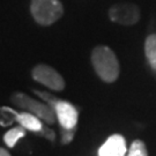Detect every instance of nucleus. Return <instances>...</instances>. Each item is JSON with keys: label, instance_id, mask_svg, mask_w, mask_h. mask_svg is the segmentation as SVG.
<instances>
[{"label": "nucleus", "instance_id": "obj_2", "mask_svg": "<svg viewBox=\"0 0 156 156\" xmlns=\"http://www.w3.org/2000/svg\"><path fill=\"white\" fill-rule=\"evenodd\" d=\"M30 13L41 26H51L62 19L64 6L59 0H31Z\"/></svg>", "mask_w": 156, "mask_h": 156}, {"label": "nucleus", "instance_id": "obj_4", "mask_svg": "<svg viewBox=\"0 0 156 156\" xmlns=\"http://www.w3.org/2000/svg\"><path fill=\"white\" fill-rule=\"evenodd\" d=\"M33 79L39 83L44 84L48 88L56 91H62L65 88V80L55 68L49 65L39 64L33 68Z\"/></svg>", "mask_w": 156, "mask_h": 156}, {"label": "nucleus", "instance_id": "obj_8", "mask_svg": "<svg viewBox=\"0 0 156 156\" xmlns=\"http://www.w3.org/2000/svg\"><path fill=\"white\" fill-rule=\"evenodd\" d=\"M41 120H42L41 118H38L37 116H35L34 113L28 111L19 113L16 119V122L21 126H23V127L26 128V129H28V131H31L35 134L38 133L39 131H42L43 127L45 126V125L42 124Z\"/></svg>", "mask_w": 156, "mask_h": 156}, {"label": "nucleus", "instance_id": "obj_10", "mask_svg": "<svg viewBox=\"0 0 156 156\" xmlns=\"http://www.w3.org/2000/svg\"><path fill=\"white\" fill-rule=\"evenodd\" d=\"M24 135H26V128L23 127V126H17V127L9 129L4 135V141H5V144L9 148H13V147H15L19 139L24 136Z\"/></svg>", "mask_w": 156, "mask_h": 156}, {"label": "nucleus", "instance_id": "obj_14", "mask_svg": "<svg viewBox=\"0 0 156 156\" xmlns=\"http://www.w3.org/2000/svg\"><path fill=\"white\" fill-rule=\"evenodd\" d=\"M36 134H37V135H41V136H44V138L49 139L50 141H53V140H55V138H56V134H55V132H53L52 129H50L49 127H46V126H44L42 131H39L38 133H36Z\"/></svg>", "mask_w": 156, "mask_h": 156}, {"label": "nucleus", "instance_id": "obj_11", "mask_svg": "<svg viewBox=\"0 0 156 156\" xmlns=\"http://www.w3.org/2000/svg\"><path fill=\"white\" fill-rule=\"evenodd\" d=\"M17 112L12 110L11 108H0V125L8 126L17 119Z\"/></svg>", "mask_w": 156, "mask_h": 156}, {"label": "nucleus", "instance_id": "obj_1", "mask_svg": "<svg viewBox=\"0 0 156 156\" xmlns=\"http://www.w3.org/2000/svg\"><path fill=\"white\" fill-rule=\"evenodd\" d=\"M91 64L96 74L104 82H115L119 76V62L115 52L105 45H98L91 52Z\"/></svg>", "mask_w": 156, "mask_h": 156}, {"label": "nucleus", "instance_id": "obj_12", "mask_svg": "<svg viewBox=\"0 0 156 156\" xmlns=\"http://www.w3.org/2000/svg\"><path fill=\"white\" fill-rule=\"evenodd\" d=\"M127 156H148L146 145L141 140H134L129 147Z\"/></svg>", "mask_w": 156, "mask_h": 156}, {"label": "nucleus", "instance_id": "obj_15", "mask_svg": "<svg viewBox=\"0 0 156 156\" xmlns=\"http://www.w3.org/2000/svg\"><path fill=\"white\" fill-rule=\"evenodd\" d=\"M0 156H11L9 155V153L4 149V148H0Z\"/></svg>", "mask_w": 156, "mask_h": 156}, {"label": "nucleus", "instance_id": "obj_5", "mask_svg": "<svg viewBox=\"0 0 156 156\" xmlns=\"http://www.w3.org/2000/svg\"><path fill=\"white\" fill-rule=\"evenodd\" d=\"M109 17L115 23L133 26L139 22L140 8L134 4H117L110 7Z\"/></svg>", "mask_w": 156, "mask_h": 156}, {"label": "nucleus", "instance_id": "obj_9", "mask_svg": "<svg viewBox=\"0 0 156 156\" xmlns=\"http://www.w3.org/2000/svg\"><path fill=\"white\" fill-rule=\"evenodd\" d=\"M145 53L151 68L156 71V34H151L146 38Z\"/></svg>", "mask_w": 156, "mask_h": 156}, {"label": "nucleus", "instance_id": "obj_13", "mask_svg": "<svg viewBox=\"0 0 156 156\" xmlns=\"http://www.w3.org/2000/svg\"><path fill=\"white\" fill-rule=\"evenodd\" d=\"M76 127L73 128H62V145H67L69 144L74 138Z\"/></svg>", "mask_w": 156, "mask_h": 156}, {"label": "nucleus", "instance_id": "obj_3", "mask_svg": "<svg viewBox=\"0 0 156 156\" xmlns=\"http://www.w3.org/2000/svg\"><path fill=\"white\" fill-rule=\"evenodd\" d=\"M11 101L19 108L34 113L35 116H37L42 120H44L46 124L51 125V124L56 123V111L48 103L38 102V101L34 100L23 93H14L12 95Z\"/></svg>", "mask_w": 156, "mask_h": 156}, {"label": "nucleus", "instance_id": "obj_7", "mask_svg": "<svg viewBox=\"0 0 156 156\" xmlns=\"http://www.w3.org/2000/svg\"><path fill=\"white\" fill-rule=\"evenodd\" d=\"M126 144L125 139L120 134H113L109 136L106 141L98 149V156H125Z\"/></svg>", "mask_w": 156, "mask_h": 156}, {"label": "nucleus", "instance_id": "obj_6", "mask_svg": "<svg viewBox=\"0 0 156 156\" xmlns=\"http://www.w3.org/2000/svg\"><path fill=\"white\" fill-rule=\"evenodd\" d=\"M56 111L57 119L59 120L60 127L62 128H73L76 127L78 124L79 113L76 108L71 104L69 102L59 100L53 108Z\"/></svg>", "mask_w": 156, "mask_h": 156}]
</instances>
